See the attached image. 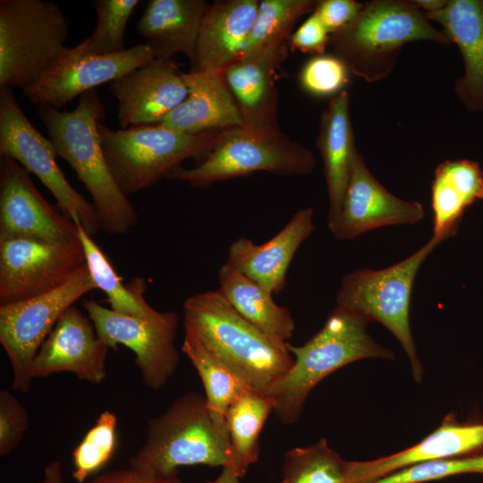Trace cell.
<instances>
[{
	"instance_id": "6da1fadb",
	"label": "cell",
	"mask_w": 483,
	"mask_h": 483,
	"mask_svg": "<svg viewBox=\"0 0 483 483\" xmlns=\"http://www.w3.org/2000/svg\"><path fill=\"white\" fill-rule=\"evenodd\" d=\"M183 324L186 333L255 392L265 394L293 364L287 344L245 319L218 289L187 298Z\"/></svg>"
},
{
	"instance_id": "7a4b0ae2",
	"label": "cell",
	"mask_w": 483,
	"mask_h": 483,
	"mask_svg": "<svg viewBox=\"0 0 483 483\" xmlns=\"http://www.w3.org/2000/svg\"><path fill=\"white\" fill-rule=\"evenodd\" d=\"M38 115L57 156L72 167L89 192L101 229L112 235L127 233L139 216L105 158L97 124L105 118L106 111L97 91L91 89L80 96L72 111L42 106H38Z\"/></svg>"
},
{
	"instance_id": "3957f363",
	"label": "cell",
	"mask_w": 483,
	"mask_h": 483,
	"mask_svg": "<svg viewBox=\"0 0 483 483\" xmlns=\"http://www.w3.org/2000/svg\"><path fill=\"white\" fill-rule=\"evenodd\" d=\"M367 325L359 316L335 307L322 328L304 344L287 343L293 364L265 393L281 422L296 423L310 391L340 368L367 358H394L392 351L369 335Z\"/></svg>"
},
{
	"instance_id": "277c9868",
	"label": "cell",
	"mask_w": 483,
	"mask_h": 483,
	"mask_svg": "<svg viewBox=\"0 0 483 483\" xmlns=\"http://www.w3.org/2000/svg\"><path fill=\"white\" fill-rule=\"evenodd\" d=\"M415 41L450 43L412 1L375 0L364 4L350 24L330 34L329 47L351 73L372 83L386 78L403 46Z\"/></svg>"
},
{
	"instance_id": "5b68a950",
	"label": "cell",
	"mask_w": 483,
	"mask_h": 483,
	"mask_svg": "<svg viewBox=\"0 0 483 483\" xmlns=\"http://www.w3.org/2000/svg\"><path fill=\"white\" fill-rule=\"evenodd\" d=\"M230 455L227 427L212 419L205 396L190 391L148 419L145 442L129 462L145 473L173 476L182 466L225 468Z\"/></svg>"
},
{
	"instance_id": "8992f818",
	"label": "cell",
	"mask_w": 483,
	"mask_h": 483,
	"mask_svg": "<svg viewBox=\"0 0 483 483\" xmlns=\"http://www.w3.org/2000/svg\"><path fill=\"white\" fill-rule=\"evenodd\" d=\"M313 152L283 134L279 128L240 125L218 132L215 145L192 168H178L166 178L196 188L246 176L256 172L276 175L310 174Z\"/></svg>"
},
{
	"instance_id": "52a82bcc",
	"label": "cell",
	"mask_w": 483,
	"mask_h": 483,
	"mask_svg": "<svg viewBox=\"0 0 483 483\" xmlns=\"http://www.w3.org/2000/svg\"><path fill=\"white\" fill-rule=\"evenodd\" d=\"M97 130L109 169L126 196L166 178L184 160L205 157L220 131L191 135L160 124L113 131L101 122Z\"/></svg>"
},
{
	"instance_id": "ba28073f",
	"label": "cell",
	"mask_w": 483,
	"mask_h": 483,
	"mask_svg": "<svg viewBox=\"0 0 483 483\" xmlns=\"http://www.w3.org/2000/svg\"><path fill=\"white\" fill-rule=\"evenodd\" d=\"M445 239L432 235L415 253L391 267L359 269L345 275L336 294V307L368 324H382L396 337L410 360L416 382H421L423 369L410 326L412 286L423 261Z\"/></svg>"
},
{
	"instance_id": "9c48e42d",
	"label": "cell",
	"mask_w": 483,
	"mask_h": 483,
	"mask_svg": "<svg viewBox=\"0 0 483 483\" xmlns=\"http://www.w3.org/2000/svg\"><path fill=\"white\" fill-rule=\"evenodd\" d=\"M70 23L55 3L0 1V89L34 84L65 48Z\"/></svg>"
},
{
	"instance_id": "30bf717a",
	"label": "cell",
	"mask_w": 483,
	"mask_h": 483,
	"mask_svg": "<svg viewBox=\"0 0 483 483\" xmlns=\"http://www.w3.org/2000/svg\"><path fill=\"white\" fill-rule=\"evenodd\" d=\"M87 265L61 286L36 297L0 306V343L13 370L12 389L28 393L31 362L61 316L96 290Z\"/></svg>"
},
{
	"instance_id": "8fae6325",
	"label": "cell",
	"mask_w": 483,
	"mask_h": 483,
	"mask_svg": "<svg viewBox=\"0 0 483 483\" xmlns=\"http://www.w3.org/2000/svg\"><path fill=\"white\" fill-rule=\"evenodd\" d=\"M0 154L36 175L55 197L60 211L89 235L101 229L93 204L70 184L56 163L53 143L30 122L10 88L0 89Z\"/></svg>"
},
{
	"instance_id": "7c38bea8",
	"label": "cell",
	"mask_w": 483,
	"mask_h": 483,
	"mask_svg": "<svg viewBox=\"0 0 483 483\" xmlns=\"http://www.w3.org/2000/svg\"><path fill=\"white\" fill-rule=\"evenodd\" d=\"M97 336L113 351L124 345L133 352L144 384L151 389L163 387L175 372L180 352L175 345L179 316L174 311H157L140 318L116 312L94 300L82 303Z\"/></svg>"
},
{
	"instance_id": "4fadbf2b",
	"label": "cell",
	"mask_w": 483,
	"mask_h": 483,
	"mask_svg": "<svg viewBox=\"0 0 483 483\" xmlns=\"http://www.w3.org/2000/svg\"><path fill=\"white\" fill-rule=\"evenodd\" d=\"M83 265L80 241L55 243L0 235V306L48 292Z\"/></svg>"
},
{
	"instance_id": "5bb4252c",
	"label": "cell",
	"mask_w": 483,
	"mask_h": 483,
	"mask_svg": "<svg viewBox=\"0 0 483 483\" xmlns=\"http://www.w3.org/2000/svg\"><path fill=\"white\" fill-rule=\"evenodd\" d=\"M154 59L146 43L108 55L85 54L78 45L65 47L40 79L23 89L22 93L38 106L60 109L76 97L112 82Z\"/></svg>"
},
{
	"instance_id": "9a60e30c",
	"label": "cell",
	"mask_w": 483,
	"mask_h": 483,
	"mask_svg": "<svg viewBox=\"0 0 483 483\" xmlns=\"http://www.w3.org/2000/svg\"><path fill=\"white\" fill-rule=\"evenodd\" d=\"M0 235L70 243L79 242L77 225L49 204L18 162L1 157Z\"/></svg>"
},
{
	"instance_id": "2e32d148",
	"label": "cell",
	"mask_w": 483,
	"mask_h": 483,
	"mask_svg": "<svg viewBox=\"0 0 483 483\" xmlns=\"http://www.w3.org/2000/svg\"><path fill=\"white\" fill-rule=\"evenodd\" d=\"M423 216L424 208L419 202L401 199L388 191L356 150L341 209L327 225L337 239L351 240L375 228L412 225Z\"/></svg>"
},
{
	"instance_id": "e0dca14e",
	"label": "cell",
	"mask_w": 483,
	"mask_h": 483,
	"mask_svg": "<svg viewBox=\"0 0 483 483\" xmlns=\"http://www.w3.org/2000/svg\"><path fill=\"white\" fill-rule=\"evenodd\" d=\"M108 350L89 316L73 305L61 316L39 347L30 374L34 379L70 372L80 380L98 385L106 377Z\"/></svg>"
},
{
	"instance_id": "ac0fdd59",
	"label": "cell",
	"mask_w": 483,
	"mask_h": 483,
	"mask_svg": "<svg viewBox=\"0 0 483 483\" xmlns=\"http://www.w3.org/2000/svg\"><path fill=\"white\" fill-rule=\"evenodd\" d=\"M109 91L122 129L160 123L187 96L176 63L157 58L112 81Z\"/></svg>"
},
{
	"instance_id": "d6986e66",
	"label": "cell",
	"mask_w": 483,
	"mask_h": 483,
	"mask_svg": "<svg viewBox=\"0 0 483 483\" xmlns=\"http://www.w3.org/2000/svg\"><path fill=\"white\" fill-rule=\"evenodd\" d=\"M289 49V42L267 45L234 60L220 71L243 124L279 128L275 78Z\"/></svg>"
},
{
	"instance_id": "ffe728a7",
	"label": "cell",
	"mask_w": 483,
	"mask_h": 483,
	"mask_svg": "<svg viewBox=\"0 0 483 483\" xmlns=\"http://www.w3.org/2000/svg\"><path fill=\"white\" fill-rule=\"evenodd\" d=\"M314 229V209L301 208L262 244L245 237L233 242L226 261L272 294L279 293L284 288L286 273L295 253Z\"/></svg>"
},
{
	"instance_id": "44dd1931",
	"label": "cell",
	"mask_w": 483,
	"mask_h": 483,
	"mask_svg": "<svg viewBox=\"0 0 483 483\" xmlns=\"http://www.w3.org/2000/svg\"><path fill=\"white\" fill-rule=\"evenodd\" d=\"M483 452V422H461L446 415L441 425L418 444L393 454L351 462L352 483H369L421 462Z\"/></svg>"
},
{
	"instance_id": "7402d4cb",
	"label": "cell",
	"mask_w": 483,
	"mask_h": 483,
	"mask_svg": "<svg viewBox=\"0 0 483 483\" xmlns=\"http://www.w3.org/2000/svg\"><path fill=\"white\" fill-rule=\"evenodd\" d=\"M424 15L439 23L461 52L464 72L453 88L458 99L468 111L483 112V0H447Z\"/></svg>"
},
{
	"instance_id": "603a6c76",
	"label": "cell",
	"mask_w": 483,
	"mask_h": 483,
	"mask_svg": "<svg viewBox=\"0 0 483 483\" xmlns=\"http://www.w3.org/2000/svg\"><path fill=\"white\" fill-rule=\"evenodd\" d=\"M182 77L185 99L158 124L191 135L243 124L221 72L190 71Z\"/></svg>"
},
{
	"instance_id": "cb8c5ba5",
	"label": "cell",
	"mask_w": 483,
	"mask_h": 483,
	"mask_svg": "<svg viewBox=\"0 0 483 483\" xmlns=\"http://www.w3.org/2000/svg\"><path fill=\"white\" fill-rule=\"evenodd\" d=\"M258 5L257 0H222L208 4L191 72H220L236 60L251 31Z\"/></svg>"
},
{
	"instance_id": "d4e9b609",
	"label": "cell",
	"mask_w": 483,
	"mask_h": 483,
	"mask_svg": "<svg viewBox=\"0 0 483 483\" xmlns=\"http://www.w3.org/2000/svg\"><path fill=\"white\" fill-rule=\"evenodd\" d=\"M209 4L205 0H149L137 23L155 58L171 59L184 54L191 66L200 24Z\"/></svg>"
},
{
	"instance_id": "484cf974",
	"label": "cell",
	"mask_w": 483,
	"mask_h": 483,
	"mask_svg": "<svg viewBox=\"0 0 483 483\" xmlns=\"http://www.w3.org/2000/svg\"><path fill=\"white\" fill-rule=\"evenodd\" d=\"M316 143L323 159L329 201L327 224H330L341 209L357 150L346 90L333 97L322 112Z\"/></svg>"
},
{
	"instance_id": "4316f807",
	"label": "cell",
	"mask_w": 483,
	"mask_h": 483,
	"mask_svg": "<svg viewBox=\"0 0 483 483\" xmlns=\"http://www.w3.org/2000/svg\"><path fill=\"white\" fill-rule=\"evenodd\" d=\"M483 199V172L467 159L446 160L434 173L431 185L433 235L449 238L464 210Z\"/></svg>"
},
{
	"instance_id": "83f0119b",
	"label": "cell",
	"mask_w": 483,
	"mask_h": 483,
	"mask_svg": "<svg viewBox=\"0 0 483 483\" xmlns=\"http://www.w3.org/2000/svg\"><path fill=\"white\" fill-rule=\"evenodd\" d=\"M218 291L245 319L276 343H289L295 327L293 318L274 301L271 292L227 261L218 270Z\"/></svg>"
},
{
	"instance_id": "f1b7e54d",
	"label": "cell",
	"mask_w": 483,
	"mask_h": 483,
	"mask_svg": "<svg viewBox=\"0 0 483 483\" xmlns=\"http://www.w3.org/2000/svg\"><path fill=\"white\" fill-rule=\"evenodd\" d=\"M274 403L265 394L248 390L233 402L225 413L230 439V461L226 467L242 478L259 456V435Z\"/></svg>"
},
{
	"instance_id": "f546056e",
	"label": "cell",
	"mask_w": 483,
	"mask_h": 483,
	"mask_svg": "<svg viewBox=\"0 0 483 483\" xmlns=\"http://www.w3.org/2000/svg\"><path fill=\"white\" fill-rule=\"evenodd\" d=\"M75 225L84 250L87 267L97 289L106 295L111 309L140 318L153 316L157 310L148 305L143 296L146 290L144 281L136 277L125 286L92 236L80 224Z\"/></svg>"
},
{
	"instance_id": "4dcf8cb0",
	"label": "cell",
	"mask_w": 483,
	"mask_h": 483,
	"mask_svg": "<svg viewBox=\"0 0 483 483\" xmlns=\"http://www.w3.org/2000/svg\"><path fill=\"white\" fill-rule=\"evenodd\" d=\"M182 351L201 379L212 419L218 425L227 427L225 413L228 407L243 393L251 389L211 355L192 335L186 332Z\"/></svg>"
},
{
	"instance_id": "1f68e13d",
	"label": "cell",
	"mask_w": 483,
	"mask_h": 483,
	"mask_svg": "<svg viewBox=\"0 0 483 483\" xmlns=\"http://www.w3.org/2000/svg\"><path fill=\"white\" fill-rule=\"evenodd\" d=\"M282 483H352L351 462L331 449L326 438L294 447L284 456Z\"/></svg>"
},
{
	"instance_id": "d6a6232c",
	"label": "cell",
	"mask_w": 483,
	"mask_h": 483,
	"mask_svg": "<svg viewBox=\"0 0 483 483\" xmlns=\"http://www.w3.org/2000/svg\"><path fill=\"white\" fill-rule=\"evenodd\" d=\"M317 4L315 0L260 1L253 27L238 58L267 45L289 42L295 23L303 15L313 13Z\"/></svg>"
},
{
	"instance_id": "836d02e7",
	"label": "cell",
	"mask_w": 483,
	"mask_h": 483,
	"mask_svg": "<svg viewBox=\"0 0 483 483\" xmlns=\"http://www.w3.org/2000/svg\"><path fill=\"white\" fill-rule=\"evenodd\" d=\"M139 0H95L97 25L89 37L80 41V49L89 55H108L121 53L128 21Z\"/></svg>"
},
{
	"instance_id": "e575fe53",
	"label": "cell",
	"mask_w": 483,
	"mask_h": 483,
	"mask_svg": "<svg viewBox=\"0 0 483 483\" xmlns=\"http://www.w3.org/2000/svg\"><path fill=\"white\" fill-rule=\"evenodd\" d=\"M117 442V417L105 411L72 452V478L78 483L101 470L111 460Z\"/></svg>"
},
{
	"instance_id": "d590c367",
	"label": "cell",
	"mask_w": 483,
	"mask_h": 483,
	"mask_svg": "<svg viewBox=\"0 0 483 483\" xmlns=\"http://www.w3.org/2000/svg\"><path fill=\"white\" fill-rule=\"evenodd\" d=\"M466 473L483 475V452L418 463L369 483H423Z\"/></svg>"
},
{
	"instance_id": "8d00e7d4",
	"label": "cell",
	"mask_w": 483,
	"mask_h": 483,
	"mask_svg": "<svg viewBox=\"0 0 483 483\" xmlns=\"http://www.w3.org/2000/svg\"><path fill=\"white\" fill-rule=\"evenodd\" d=\"M347 65L334 55H314L302 66L299 83L309 94L319 97L336 96L350 80Z\"/></svg>"
},
{
	"instance_id": "74e56055",
	"label": "cell",
	"mask_w": 483,
	"mask_h": 483,
	"mask_svg": "<svg viewBox=\"0 0 483 483\" xmlns=\"http://www.w3.org/2000/svg\"><path fill=\"white\" fill-rule=\"evenodd\" d=\"M30 428L25 407L7 390L0 392V457H5L21 444Z\"/></svg>"
},
{
	"instance_id": "f35d334b",
	"label": "cell",
	"mask_w": 483,
	"mask_h": 483,
	"mask_svg": "<svg viewBox=\"0 0 483 483\" xmlns=\"http://www.w3.org/2000/svg\"><path fill=\"white\" fill-rule=\"evenodd\" d=\"M329 41L330 33L313 12L292 33L289 46L292 51L320 55L326 54Z\"/></svg>"
},
{
	"instance_id": "ab89813d",
	"label": "cell",
	"mask_w": 483,
	"mask_h": 483,
	"mask_svg": "<svg viewBox=\"0 0 483 483\" xmlns=\"http://www.w3.org/2000/svg\"><path fill=\"white\" fill-rule=\"evenodd\" d=\"M364 4L354 0L318 1L314 13L330 34L350 24Z\"/></svg>"
},
{
	"instance_id": "60d3db41",
	"label": "cell",
	"mask_w": 483,
	"mask_h": 483,
	"mask_svg": "<svg viewBox=\"0 0 483 483\" xmlns=\"http://www.w3.org/2000/svg\"><path fill=\"white\" fill-rule=\"evenodd\" d=\"M84 483H183L178 475L157 476L131 467L99 473Z\"/></svg>"
},
{
	"instance_id": "b9f144b4",
	"label": "cell",
	"mask_w": 483,
	"mask_h": 483,
	"mask_svg": "<svg viewBox=\"0 0 483 483\" xmlns=\"http://www.w3.org/2000/svg\"><path fill=\"white\" fill-rule=\"evenodd\" d=\"M39 483H64L62 463L59 461L49 462L44 469L43 479Z\"/></svg>"
},
{
	"instance_id": "7bdbcfd3",
	"label": "cell",
	"mask_w": 483,
	"mask_h": 483,
	"mask_svg": "<svg viewBox=\"0 0 483 483\" xmlns=\"http://www.w3.org/2000/svg\"><path fill=\"white\" fill-rule=\"evenodd\" d=\"M412 3L426 13L442 9L446 4L447 0H413Z\"/></svg>"
},
{
	"instance_id": "ee69618b",
	"label": "cell",
	"mask_w": 483,
	"mask_h": 483,
	"mask_svg": "<svg viewBox=\"0 0 483 483\" xmlns=\"http://www.w3.org/2000/svg\"><path fill=\"white\" fill-rule=\"evenodd\" d=\"M240 479L233 470L228 468H222V472L214 480H208L204 483H242Z\"/></svg>"
}]
</instances>
